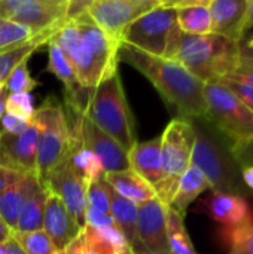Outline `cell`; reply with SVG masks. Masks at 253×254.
Instances as JSON below:
<instances>
[{
  "label": "cell",
  "mask_w": 253,
  "mask_h": 254,
  "mask_svg": "<svg viewBox=\"0 0 253 254\" xmlns=\"http://www.w3.org/2000/svg\"><path fill=\"white\" fill-rule=\"evenodd\" d=\"M118 58L140 71L157 88L164 101L177 110L182 119L194 121L204 118V82L192 76L179 63L145 54L122 42Z\"/></svg>",
  "instance_id": "1"
},
{
  "label": "cell",
  "mask_w": 253,
  "mask_h": 254,
  "mask_svg": "<svg viewBox=\"0 0 253 254\" xmlns=\"http://www.w3.org/2000/svg\"><path fill=\"white\" fill-rule=\"evenodd\" d=\"M173 60L192 76L207 83L234 71L240 63V43L218 34L189 36L182 33Z\"/></svg>",
  "instance_id": "2"
},
{
  "label": "cell",
  "mask_w": 253,
  "mask_h": 254,
  "mask_svg": "<svg viewBox=\"0 0 253 254\" xmlns=\"http://www.w3.org/2000/svg\"><path fill=\"white\" fill-rule=\"evenodd\" d=\"M89 91L84 113L128 153L137 143V135L119 71Z\"/></svg>",
  "instance_id": "3"
},
{
  "label": "cell",
  "mask_w": 253,
  "mask_h": 254,
  "mask_svg": "<svg viewBox=\"0 0 253 254\" xmlns=\"http://www.w3.org/2000/svg\"><path fill=\"white\" fill-rule=\"evenodd\" d=\"M192 122V121H191ZM195 129V143L191 156V165L197 167L212 186L213 192L243 196L248 193L243 180L242 168L236 162L231 147L233 143L222 138L215 128L204 129L192 122Z\"/></svg>",
  "instance_id": "4"
},
{
  "label": "cell",
  "mask_w": 253,
  "mask_h": 254,
  "mask_svg": "<svg viewBox=\"0 0 253 254\" xmlns=\"http://www.w3.org/2000/svg\"><path fill=\"white\" fill-rule=\"evenodd\" d=\"M180 36L176 9L170 1L163 0L160 6L130 24L122 33L121 42L145 54L173 60Z\"/></svg>",
  "instance_id": "5"
},
{
  "label": "cell",
  "mask_w": 253,
  "mask_h": 254,
  "mask_svg": "<svg viewBox=\"0 0 253 254\" xmlns=\"http://www.w3.org/2000/svg\"><path fill=\"white\" fill-rule=\"evenodd\" d=\"M33 122L37 127V168L40 183L58 164L67 159L72 149V131L61 104L46 98L34 112Z\"/></svg>",
  "instance_id": "6"
},
{
  "label": "cell",
  "mask_w": 253,
  "mask_h": 254,
  "mask_svg": "<svg viewBox=\"0 0 253 254\" xmlns=\"http://www.w3.org/2000/svg\"><path fill=\"white\" fill-rule=\"evenodd\" d=\"M204 121L233 144L253 138V113L219 80L204 83Z\"/></svg>",
  "instance_id": "7"
},
{
  "label": "cell",
  "mask_w": 253,
  "mask_h": 254,
  "mask_svg": "<svg viewBox=\"0 0 253 254\" xmlns=\"http://www.w3.org/2000/svg\"><path fill=\"white\" fill-rule=\"evenodd\" d=\"M194 143V125L191 121L182 118L173 119L161 135L163 177L155 193L167 207L171 202L180 177L191 165Z\"/></svg>",
  "instance_id": "8"
},
{
  "label": "cell",
  "mask_w": 253,
  "mask_h": 254,
  "mask_svg": "<svg viewBox=\"0 0 253 254\" xmlns=\"http://www.w3.org/2000/svg\"><path fill=\"white\" fill-rule=\"evenodd\" d=\"M163 0H91L88 15L115 42L121 43L125 28Z\"/></svg>",
  "instance_id": "9"
},
{
  "label": "cell",
  "mask_w": 253,
  "mask_h": 254,
  "mask_svg": "<svg viewBox=\"0 0 253 254\" xmlns=\"http://www.w3.org/2000/svg\"><path fill=\"white\" fill-rule=\"evenodd\" d=\"M75 125L70 127L72 135L76 137L86 149H89L100 161L104 174L130 170L128 153L107 134H104L85 115H76Z\"/></svg>",
  "instance_id": "10"
},
{
  "label": "cell",
  "mask_w": 253,
  "mask_h": 254,
  "mask_svg": "<svg viewBox=\"0 0 253 254\" xmlns=\"http://www.w3.org/2000/svg\"><path fill=\"white\" fill-rule=\"evenodd\" d=\"M52 40L67 57L82 88L94 89L101 80H104V76L100 71L98 65L94 63L92 57L84 46L73 21L64 22L63 27L54 34Z\"/></svg>",
  "instance_id": "11"
},
{
  "label": "cell",
  "mask_w": 253,
  "mask_h": 254,
  "mask_svg": "<svg viewBox=\"0 0 253 254\" xmlns=\"http://www.w3.org/2000/svg\"><path fill=\"white\" fill-rule=\"evenodd\" d=\"M42 185L67 207L78 225L84 228L86 217V185L75 174L67 159L49 171Z\"/></svg>",
  "instance_id": "12"
},
{
  "label": "cell",
  "mask_w": 253,
  "mask_h": 254,
  "mask_svg": "<svg viewBox=\"0 0 253 254\" xmlns=\"http://www.w3.org/2000/svg\"><path fill=\"white\" fill-rule=\"evenodd\" d=\"M37 137L34 122L22 134L12 135L0 131V167L21 174H36L37 168Z\"/></svg>",
  "instance_id": "13"
},
{
  "label": "cell",
  "mask_w": 253,
  "mask_h": 254,
  "mask_svg": "<svg viewBox=\"0 0 253 254\" xmlns=\"http://www.w3.org/2000/svg\"><path fill=\"white\" fill-rule=\"evenodd\" d=\"M75 25L79 31L81 40L84 43V46L86 48L88 54L92 57L94 63L98 65L100 71L103 73L104 79L112 76L113 73L118 71V64H119V58H118V51H119V45L118 42L112 40L92 19L91 16L86 13L81 15L79 18H76Z\"/></svg>",
  "instance_id": "14"
},
{
  "label": "cell",
  "mask_w": 253,
  "mask_h": 254,
  "mask_svg": "<svg viewBox=\"0 0 253 254\" xmlns=\"http://www.w3.org/2000/svg\"><path fill=\"white\" fill-rule=\"evenodd\" d=\"M69 0H18V6L9 21L28 27L39 34L66 22Z\"/></svg>",
  "instance_id": "15"
},
{
  "label": "cell",
  "mask_w": 253,
  "mask_h": 254,
  "mask_svg": "<svg viewBox=\"0 0 253 254\" xmlns=\"http://www.w3.org/2000/svg\"><path fill=\"white\" fill-rule=\"evenodd\" d=\"M167 210L169 207L160 198H154L139 205L137 240L143 247L154 252L169 253Z\"/></svg>",
  "instance_id": "16"
},
{
  "label": "cell",
  "mask_w": 253,
  "mask_h": 254,
  "mask_svg": "<svg viewBox=\"0 0 253 254\" xmlns=\"http://www.w3.org/2000/svg\"><path fill=\"white\" fill-rule=\"evenodd\" d=\"M249 0H210L212 33L231 42L242 43Z\"/></svg>",
  "instance_id": "17"
},
{
  "label": "cell",
  "mask_w": 253,
  "mask_h": 254,
  "mask_svg": "<svg viewBox=\"0 0 253 254\" xmlns=\"http://www.w3.org/2000/svg\"><path fill=\"white\" fill-rule=\"evenodd\" d=\"M42 229L60 253H63V250L72 241H75L82 231V228L78 225L76 219L70 214L67 207L51 192L46 201Z\"/></svg>",
  "instance_id": "18"
},
{
  "label": "cell",
  "mask_w": 253,
  "mask_h": 254,
  "mask_svg": "<svg viewBox=\"0 0 253 254\" xmlns=\"http://www.w3.org/2000/svg\"><path fill=\"white\" fill-rule=\"evenodd\" d=\"M207 214L225 229H237L253 225L251 207L243 196L213 192L206 201Z\"/></svg>",
  "instance_id": "19"
},
{
  "label": "cell",
  "mask_w": 253,
  "mask_h": 254,
  "mask_svg": "<svg viewBox=\"0 0 253 254\" xmlns=\"http://www.w3.org/2000/svg\"><path fill=\"white\" fill-rule=\"evenodd\" d=\"M128 162L130 170L157 190L163 177L161 137H155L148 141H137L128 152Z\"/></svg>",
  "instance_id": "20"
},
{
  "label": "cell",
  "mask_w": 253,
  "mask_h": 254,
  "mask_svg": "<svg viewBox=\"0 0 253 254\" xmlns=\"http://www.w3.org/2000/svg\"><path fill=\"white\" fill-rule=\"evenodd\" d=\"M210 0H179L170 1L176 9V21L182 33L189 36H206L212 33Z\"/></svg>",
  "instance_id": "21"
},
{
  "label": "cell",
  "mask_w": 253,
  "mask_h": 254,
  "mask_svg": "<svg viewBox=\"0 0 253 254\" xmlns=\"http://www.w3.org/2000/svg\"><path fill=\"white\" fill-rule=\"evenodd\" d=\"M40 185L42 183L37 174H27L19 182L0 192V217L6 222V225L10 229L15 231L18 217L25 201Z\"/></svg>",
  "instance_id": "22"
},
{
  "label": "cell",
  "mask_w": 253,
  "mask_h": 254,
  "mask_svg": "<svg viewBox=\"0 0 253 254\" xmlns=\"http://www.w3.org/2000/svg\"><path fill=\"white\" fill-rule=\"evenodd\" d=\"M104 180L118 195L137 205L157 198L154 188L131 170L104 174Z\"/></svg>",
  "instance_id": "23"
},
{
  "label": "cell",
  "mask_w": 253,
  "mask_h": 254,
  "mask_svg": "<svg viewBox=\"0 0 253 254\" xmlns=\"http://www.w3.org/2000/svg\"><path fill=\"white\" fill-rule=\"evenodd\" d=\"M212 190L210 183L207 182V179L204 177V174L194 165H189L186 168V171L183 173V176L180 177L176 192L171 198L170 202V208L177 211L179 214L185 216L186 210L189 208V205L204 192Z\"/></svg>",
  "instance_id": "24"
},
{
  "label": "cell",
  "mask_w": 253,
  "mask_h": 254,
  "mask_svg": "<svg viewBox=\"0 0 253 254\" xmlns=\"http://www.w3.org/2000/svg\"><path fill=\"white\" fill-rule=\"evenodd\" d=\"M88 247L97 254H133V250L116 226L92 228L84 226L81 231Z\"/></svg>",
  "instance_id": "25"
},
{
  "label": "cell",
  "mask_w": 253,
  "mask_h": 254,
  "mask_svg": "<svg viewBox=\"0 0 253 254\" xmlns=\"http://www.w3.org/2000/svg\"><path fill=\"white\" fill-rule=\"evenodd\" d=\"M110 216L115 222V226L121 231V234L128 241L131 250L143 247L137 240V210L139 205L118 195L110 186Z\"/></svg>",
  "instance_id": "26"
},
{
  "label": "cell",
  "mask_w": 253,
  "mask_h": 254,
  "mask_svg": "<svg viewBox=\"0 0 253 254\" xmlns=\"http://www.w3.org/2000/svg\"><path fill=\"white\" fill-rule=\"evenodd\" d=\"M61 27H63V25H61ZM61 27L49 28V30H46V31H42V33H39V34H36L34 37H31L28 42H25V43H22V45H18V46L10 48V49H6V51H1V52H0V83H1V82H6V79L10 76V73H12L18 65H21L22 63H27L28 58H30L40 46L46 45Z\"/></svg>",
  "instance_id": "27"
},
{
  "label": "cell",
  "mask_w": 253,
  "mask_h": 254,
  "mask_svg": "<svg viewBox=\"0 0 253 254\" xmlns=\"http://www.w3.org/2000/svg\"><path fill=\"white\" fill-rule=\"evenodd\" d=\"M72 149L67 156V162L75 174L88 186L97 180L104 179V171L97 156L86 149L76 137L72 135Z\"/></svg>",
  "instance_id": "28"
},
{
  "label": "cell",
  "mask_w": 253,
  "mask_h": 254,
  "mask_svg": "<svg viewBox=\"0 0 253 254\" xmlns=\"http://www.w3.org/2000/svg\"><path fill=\"white\" fill-rule=\"evenodd\" d=\"M48 196H49V190L43 185H40L30 195V198L25 201L21 210V214L15 226V232H33L42 229Z\"/></svg>",
  "instance_id": "29"
},
{
  "label": "cell",
  "mask_w": 253,
  "mask_h": 254,
  "mask_svg": "<svg viewBox=\"0 0 253 254\" xmlns=\"http://www.w3.org/2000/svg\"><path fill=\"white\" fill-rule=\"evenodd\" d=\"M167 247L170 254H197L186 231L183 216L170 207L167 210Z\"/></svg>",
  "instance_id": "30"
},
{
  "label": "cell",
  "mask_w": 253,
  "mask_h": 254,
  "mask_svg": "<svg viewBox=\"0 0 253 254\" xmlns=\"http://www.w3.org/2000/svg\"><path fill=\"white\" fill-rule=\"evenodd\" d=\"M12 238L18 243L21 250L25 254H61L49 240V237L40 231L33 232H15Z\"/></svg>",
  "instance_id": "31"
},
{
  "label": "cell",
  "mask_w": 253,
  "mask_h": 254,
  "mask_svg": "<svg viewBox=\"0 0 253 254\" xmlns=\"http://www.w3.org/2000/svg\"><path fill=\"white\" fill-rule=\"evenodd\" d=\"M34 36L36 34H33L28 27L21 25L15 21L3 19L0 24V52L22 45Z\"/></svg>",
  "instance_id": "32"
},
{
  "label": "cell",
  "mask_w": 253,
  "mask_h": 254,
  "mask_svg": "<svg viewBox=\"0 0 253 254\" xmlns=\"http://www.w3.org/2000/svg\"><path fill=\"white\" fill-rule=\"evenodd\" d=\"M86 211L110 214V193L104 179L86 186Z\"/></svg>",
  "instance_id": "33"
},
{
  "label": "cell",
  "mask_w": 253,
  "mask_h": 254,
  "mask_svg": "<svg viewBox=\"0 0 253 254\" xmlns=\"http://www.w3.org/2000/svg\"><path fill=\"white\" fill-rule=\"evenodd\" d=\"M224 241L230 244L228 254H253V225L237 229H225Z\"/></svg>",
  "instance_id": "34"
},
{
  "label": "cell",
  "mask_w": 253,
  "mask_h": 254,
  "mask_svg": "<svg viewBox=\"0 0 253 254\" xmlns=\"http://www.w3.org/2000/svg\"><path fill=\"white\" fill-rule=\"evenodd\" d=\"M39 82L30 74V70L27 67V63H22L18 65L10 76L6 79V91L7 95L13 94H31L33 89H36Z\"/></svg>",
  "instance_id": "35"
},
{
  "label": "cell",
  "mask_w": 253,
  "mask_h": 254,
  "mask_svg": "<svg viewBox=\"0 0 253 254\" xmlns=\"http://www.w3.org/2000/svg\"><path fill=\"white\" fill-rule=\"evenodd\" d=\"M36 107L31 94H13L6 98V113L18 116L24 121L33 122Z\"/></svg>",
  "instance_id": "36"
},
{
  "label": "cell",
  "mask_w": 253,
  "mask_h": 254,
  "mask_svg": "<svg viewBox=\"0 0 253 254\" xmlns=\"http://www.w3.org/2000/svg\"><path fill=\"white\" fill-rule=\"evenodd\" d=\"M219 82H222L251 112L253 113V88L245 83H239V82H233V80H227V79H219Z\"/></svg>",
  "instance_id": "37"
},
{
  "label": "cell",
  "mask_w": 253,
  "mask_h": 254,
  "mask_svg": "<svg viewBox=\"0 0 253 254\" xmlns=\"http://www.w3.org/2000/svg\"><path fill=\"white\" fill-rule=\"evenodd\" d=\"M30 125H31L30 121H24L18 116H13V115L4 112V115L0 121V131L6 132V134L18 135V134H22L24 131H27L30 128Z\"/></svg>",
  "instance_id": "38"
},
{
  "label": "cell",
  "mask_w": 253,
  "mask_h": 254,
  "mask_svg": "<svg viewBox=\"0 0 253 254\" xmlns=\"http://www.w3.org/2000/svg\"><path fill=\"white\" fill-rule=\"evenodd\" d=\"M231 152H233L236 162L240 165V168L253 165V138L233 144Z\"/></svg>",
  "instance_id": "39"
},
{
  "label": "cell",
  "mask_w": 253,
  "mask_h": 254,
  "mask_svg": "<svg viewBox=\"0 0 253 254\" xmlns=\"http://www.w3.org/2000/svg\"><path fill=\"white\" fill-rule=\"evenodd\" d=\"M224 79L239 82V83H245V85H249L253 88V65L239 63L237 68L234 71H231L228 76H225Z\"/></svg>",
  "instance_id": "40"
},
{
  "label": "cell",
  "mask_w": 253,
  "mask_h": 254,
  "mask_svg": "<svg viewBox=\"0 0 253 254\" xmlns=\"http://www.w3.org/2000/svg\"><path fill=\"white\" fill-rule=\"evenodd\" d=\"M89 3H91V0H86V1H84V0H69L67 10H66V22L75 21L81 15L86 13Z\"/></svg>",
  "instance_id": "41"
},
{
  "label": "cell",
  "mask_w": 253,
  "mask_h": 254,
  "mask_svg": "<svg viewBox=\"0 0 253 254\" xmlns=\"http://www.w3.org/2000/svg\"><path fill=\"white\" fill-rule=\"evenodd\" d=\"M27 174H21L18 171L0 167V192H3L4 189L10 188L12 185H15L16 182H19L22 177H25Z\"/></svg>",
  "instance_id": "42"
},
{
  "label": "cell",
  "mask_w": 253,
  "mask_h": 254,
  "mask_svg": "<svg viewBox=\"0 0 253 254\" xmlns=\"http://www.w3.org/2000/svg\"><path fill=\"white\" fill-rule=\"evenodd\" d=\"M61 254H97L94 253L89 247H88V244L85 243V240H84V237L82 235H79L75 241H72L64 250H63V253Z\"/></svg>",
  "instance_id": "43"
},
{
  "label": "cell",
  "mask_w": 253,
  "mask_h": 254,
  "mask_svg": "<svg viewBox=\"0 0 253 254\" xmlns=\"http://www.w3.org/2000/svg\"><path fill=\"white\" fill-rule=\"evenodd\" d=\"M240 63L253 65V43L249 40L240 43Z\"/></svg>",
  "instance_id": "44"
},
{
  "label": "cell",
  "mask_w": 253,
  "mask_h": 254,
  "mask_svg": "<svg viewBox=\"0 0 253 254\" xmlns=\"http://www.w3.org/2000/svg\"><path fill=\"white\" fill-rule=\"evenodd\" d=\"M0 254H25V253L21 250V247L18 246V243H16L13 238H10L9 241H6V243L0 244Z\"/></svg>",
  "instance_id": "45"
},
{
  "label": "cell",
  "mask_w": 253,
  "mask_h": 254,
  "mask_svg": "<svg viewBox=\"0 0 253 254\" xmlns=\"http://www.w3.org/2000/svg\"><path fill=\"white\" fill-rule=\"evenodd\" d=\"M242 180L248 192L253 193V165L252 167H243L242 168Z\"/></svg>",
  "instance_id": "46"
},
{
  "label": "cell",
  "mask_w": 253,
  "mask_h": 254,
  "mask_svg": "<svg viewBox=\"0 0 253 254\" xmlns=\"http://www.w3.org/2000/svg\"><path fill=\"white\" fill-rule=\"evenodd\" d=\"M12 235H13V229H10L6 225V222L0 217V244L9 241L12 238Z\"/></svg>",
  "instance_id": "47"
},
{
  "label": "cell",
  "mask_w": 253,
  "mask_h": 254,
  "mask_svg": "<svg viewBox=\"0 0 253 254\" xmlns=\"http://www.w3.org/2000/svg\"><path fill=\"white\" fill-rule=\"evenodd\" d=\"M253 28V0H249L248 4V12H246V18H245V34L246 31Z\"/></svg>",
  "instance_id": "48"
},
{
  "label": "cell",
  "mask_w": 253,
  "mask_h": 254,
  "mask_svg": "<svg viewBox=\"0 0 253 254\" xmlns=\"http://www.w3.org/2000/svg\"><path fill=\"white\" fill-rule=\"evenodd\" d=\"M6 98H7V91H6V83H4L3 89L0 91V121L6 112Z\"/></svg>",
  "instance_id": "49"
},
{
  "label": "cell",
  "mask_w": 253,
  "mask_h": 254,
  "mask_svg": "<svg viewBox=\"0 0 253 254\" xmlns=\"http://www.w3.org/2000/svg\"><path fill=\"white\" fill-rule=\"evenodd\" d=\"M133 254H170V253L154 252V250H149V249H146V247H140V249H136V250H133Z\"/></svg>",
  "instance_id": "50"
},
{
  "label": "cell",
  "mask_w": 253,
  "mask_h": 254,
  "mask_svg": "<svg viewBox=\"0 0 253 254\" xmlns=\"http://www.w3.org/2000/svg\"><path fill=\"white\" fill-rule=\"evenodd\" d=\"M4 83H6V82H1V83H0V91L3 89V86H4Z\"/></svg>",
  "instance_id": "51"
},
{
  "label": "cell",
  "mask_w": 253,
  "mask_h": 254,
  "mask_svg": "<svg viewBox=\"0 0 253 254\" xmlns=\"http://www.w3.org/2000/svg\"><path fill=\"white\" fill-rule=\"evenodd\" d=\"M249 42H252V43H253V36H252V37H251V39H249Z\"/></svg>",
  "instance_id": "52"
},
{
  "label": "cell",
  "mask_w": 253,
  "mask_h": 254,
  "mask_svg": "<svg viewBox=\"0 0 253 254\" xmlns=\"http://www.w3.org/2000/svg\"><path fill=\"white\" fill-rule=\"evenodd\" d=\"M1 21H3V19H1V16H0V24H1Z\"/></svg>",
  "instance_id": "53"
}]
</instances>
